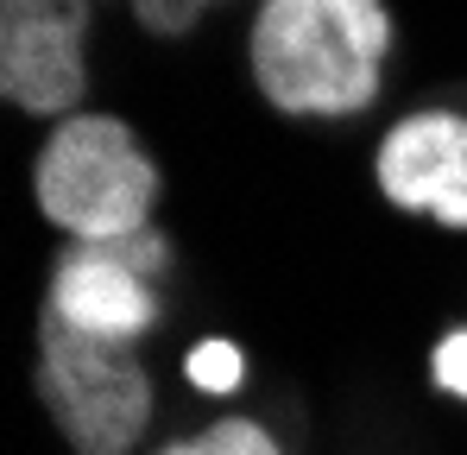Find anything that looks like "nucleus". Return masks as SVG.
Wrapping results in <instances>:
<instances>
[{"instance_id": "f257e3e1", "label": "nucleus", "mask_w": 467, "mask_h": 455, "mask_svg": "<svg viewBox=\"0 0 467 455\" xmlns=\"http://www.w3.org/2000/svg\"><path fill=\"white\" fill-rule=\"evenodd\" d=\"M391 13L379 0H265L253 76L278 114H360L379 95Z\"/></svg>"}, {"instance_id": "f03ea898", "label": "nucleus", "mask_w": 467, "mask_h": 455, "mask_svg": "<svg viewBox=\"0 0 467 455\" xmlns=\"http://www.w3.org/2000/svg\"><path fill=\"white\" fill-rule=\"evenodd\" d=\"M32 196L77 240L114 247V240L146 228L152 196H158V171L140 152L127 121H114V114H64V127L45 140L38 164H32Z\"/></svg>"}, {"instance_id": "7ed1b4c3", "label": "nucleus", "mask_w": 467, "mask_h": 455, "mask_svg": "<svg viewBox=\"0 0 467 455\" xmlns=\"http://www.w3.org/2000/svg\"><path fill=\"white\" fill-rule=\"evenodd\" d=\"M38 398L77 455H127L152 418V379L133 342L88 335L51 303L38 316Z\"/></svg>"}, {"instance_id": "20e7f679", "label": "nucleus", "mask_w": 467, "mask_h": 455, "mask_svg": "<svg viewBox=\"0 0 467 455\" xmlns=\"http://www.w3.org/2000/svg\"><path fill=\"white\" fill-rule=\"evenodd\" d=\"M88 0H0V95L26 114H70L82 101Z\"/></svg>"}, {"instance_id": "39448f33", "label": "nucleus", "mask_w": 467, "mask_h": 455, "mask_svg": "<svg viewBox=\"0 0 467 455\" xmlns=\"http://www.w3.org/2000/svg\"><path fill=\"white\" fill-rule=\"evenodd\" d=\"M379 190L410 216L467 228V121L462 114H410L379 146Z\"/></svg>"}, {"instance_id": "423d86ee", "label": "nucleus", "mask_w": 467, "mask_h": 455, "mask_svg": "<svg viewBox=\"0 0 467 455\" xmlns=\"http://www.w3.org/2000/svg\"><path fill=\"white\" fill-rule=\"evenodd\" d=\"M146 266L114 240V247H88L77 240L64 259H57V272H51V310L57 316H70L77 329L88 335H108V342H140L146 329L158 323V303L146 291Z\"/></svg>"}, {"instance_id": "0eeeda50", "label": "nucleus", "mask_w": 467, "mask_h": 455, "mask_svg": "<svg viewBox=\"0 0 467 455\" xmlns=\"http://www.w3.org/2000/svg\"><path fill=\"white\" fill-rule=\"evenodd\" d=\"M158 455H278V443L259 424L228 418V424H209L202 437H183V443H171V450H158Z\"/></svg>"}, {"instance_id": "6e6552de", "label": "nucleus", "mask_w": 467, "mask_h": 455, "mask_svg": "<svg viewBox=\"0 0 467 455\" xmlns=\"http://www.w3.org/2000/svg\"><path fill=\"white\" fill-rule=\"evenodd\" d=\"M183 374L196 379L202 392H234V386L246 379V354H240L234 342H196L190 361H183Z\"/></svg>"}, {"instance_id": "1a4fd4ad", "label": "nucleus", "mask_w": 467, "mask_h": 455, "mask_svg": "<svg viewBox=\"0 0 467 455\" xmlns=\"http://www.w3.org/2000/svg\"><path fill=\"white\" fill-rule=\"evenodd\" d=\"M430 374H436V386H442V392L467 398V329H455V335H442V342H436Z\"/></svg>"}, {"instance_id": "9d476101", "label": "nucleus", "mask_w": 467, "mask_h": 455, "mask_svg": "<svg viewBox=\"0 0 467 455\" xmlns=\"http://www.w3.org/2000/svg\"><path fill=\"white\" fill-rule=\"evenodd\" d=\"M133 13H140L152 32H190V19H196V0H133Z\"/></svg>"}, {"instance_id": "9b49d317", "label": "nucleus", "mask_w": 467, "mask_h": 455, "mask_svg": "<svg viewBox=\"0 0 467 455\" xmlns=\"http://www.w3.org/2000/svg\"><path fill=\"white\" fill-rule=\"evenodd\" d=\"M196 6H202V0H196Z\"/></svg>"}]
</instances>
